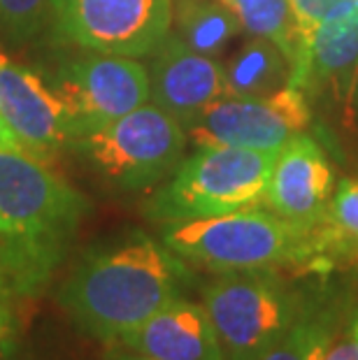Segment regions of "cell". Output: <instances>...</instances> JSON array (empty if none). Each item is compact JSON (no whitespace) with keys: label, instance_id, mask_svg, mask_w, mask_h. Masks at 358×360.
I'll return each mask as SVG.
<instances>
[{"label":"cell","instance_id":"cell-27","mask_svg":"<svg viewBox=\"0 0 358 360\" xmlns=\"http://www.w3.org/2000/svg\"><path fill=\"white\" fill-rule=\"evenodd\" d=\"M3 360H30V358H24V356H19V354H17V349H12L10 354H7V356H5Z\"/></svg>","mask_w":358,"mask_h":360},{"label":"cell","instance_id":"cell-25","mask_svg":"<svg viewBox=\"0 0 358 360\" xmlns=\"http://www.w3.org/2000/svg\"><path fill=\"white\" fill-rule=\"evenodd\" d=\"M105 360H151V358L133 354V351H128L124 347H117V344H110L108 354H105Z\"/></svg>","mask_w":358,"mask_h":360},{"label":"cell","instance_id":"cell-9","mask_svg":"<svg viewBox=\"0 0 358 360\" xmlns=\"http://www.w3.org/2000/svg\"><path fill=\"white\" fill-rule=\"evenodd\" d=\"M47 77L77 119L79 135L151 103L147 68L138 58L84 49Z\"/></svg>","mask_w":358,"mask_h":360},{"label":"cell","instance_id":"cell-10","mask_svg":"<svg viewBox=\"0 0 358 360\" xmlns=\"http://www.w3.org/2000/svg\"><path fill=\"white\" fill-rule=\"evenodd\" d=\"M0 117L19 147L42 160L65 151L79 135L70 107L49 82L47 72L33 70L0 53Z\"/></svg>","mask_w":358,"mask_h":360},{"label":"cell","instance_id":"cell-23","mask_svg":"<svg viewBox=\"0 0 358 360\" xmlns=\"http://www.w3.org/2000/svg\"><path fill=\"white\" fill-rule=\"evenodd\" d=\"M324 360H358V340L347 335L342 340H333L326 349Z\"/></svg>","mask_w":358,"mask_h":360},{"label":"cell","instance_id":"cell-26","mask_svg":"<svg viewBox=\"0 0 358 360\" xmlns=\"http://www.w3.org/2000/svg\"><path fill=\"white\" fill-rule=\"evenodd\" d=\"M0 149H21L19 142H17V137H14L12 130L7 128L3 117H0Z\"/></svg>","mask_w":358,"mask_h":360},{"label":"cell","instance_id":"cell-2","mask_svg":"<svg viewBox=\"0 0 358 360\" xmlns=\"http://www.w3.org/2000/svg\"><path fill=\"white\" fill-rule=\"evenodd\" d=\"M91 212L87 195L24 149H0V272L14 295L33 297L70 256Z\"/></svg>","mask_w":358,"mask_h":360},{"label":"cell","instance_id":"cell-15","mask_svg":"<svg viewBox=\"0 0 358 360\" xmlns=\"http://www.w3.org/2000/svg\"><path fill=\"white\" fill-rule=\"evenodd\" d=\"M291 60L272 40L254 37L224 65V89L231 98H263L288 86Z\"/></svg>","mask_w":358,"mask_h":360},{"label":"cell","instance_id":"cell-3","mask_svg":"<svg viewBox=\"0 0 358 360\" xmlns=\"http://www.w3.org/2000/svg\"><path fill=\"white\" fill-rule=\"evenodd\" d=\"M161 242L186 263L212 272L275 270L312 258L309 233L258 207L161 224Z\"/></svg>","mask_w":358,"mask_h":360},{"label":"cell","instance_id":"cell-28","mask_svg":"<svg viewBox=\"0 0 358 360\" xmlns=\"http://www.w3.org/2000/svg\"><path fill=\"white\" fill-rule=\"evenodd\" d=\"M352 335H354L356 340H358V316L354 319V328H352Z\"/></svg>","mask_w":358,"mask_h":360},{"label":"cell","instance_id":"cell-13","mask_svg":"<svg viewBox=\"0 0 358 360\" xmlns=\"http://www.w3.org/2000/svg\"><path fill=\"white\" fill-rule=\"evenodd\" d=\"M114 344L151 360H226L207 309L186 297L165 304Z\"/></svg>","mask_w":358,"mask_h":360},{"label":"cell","instance_id":"cell-18","mask_svg":"<svg viewBox=\"0 0 358 360\" xmlns=\"http://www.w3.org/2000/svg\"><path fill=\"white\" fill-rule=\"evenodd\" d=\"M238 17L242 30L254 37L272 40L293 60L300 49V35L288 0H219Z\"/></svg>","mask_w":358,"mask_h":360},{"label":"cell","instance_id":"cell-22","mask_svg":"<svg viewBox=\"0 0 358 360\" xmlns=\"http://www.w3.org/2000/svg\"><path fill=\"white\" fill-rule=\"evenodd\" d=\"M14 290L0 272V360L14 349L17 319H14Z\"/></svg>","mask_w":358,"mask_h":360},{"label":"cell","instance_id":"cell-16","mask_svg":"<svg viewBox=\"0 0 358 360\" xmlns=\"http://www.w3.org/2000/svg\"><path fill=\"white\" fill-rule=\"evenodd\" d=\"M172 33L193 51L219 56L240 35L238 17L219 0H172Z\"/></svg>","mask_w":358,"mask_h":360},{"label":"cell","instance_id":"cell-12","mask_svg":"<svg viewBox=\"0 0 358 360\" xmlns=\"http://www.w3.org/2000/svg\"><path fill=\"white\" fill-rule=\"evenodd\" d=\"M147 75L151 103L177 119L181 126L226 96L224 65H219L212 56L193 51L172 30L151 53Z\"/></svg>","mask_w":358,"mask_h":360},{"label":"cell","instance_id":"cell-8","mask_svg":"<svg viewBox=\"0 0 358 360\" xmlns=\"http://www.w3.org/2000/svg\"><path fill=\"white\" fill-rule=\"evenodd\" d=\"M312 110L300 89L284 86L263 98L224 96L184 126L186 140L200 147L279 151L307 130Z\"/></svg>","mask_w":358,"mask_h":360},{"label":"cell","instance_id":"cell-21","mask_svg":"<svg viewBox=\"0 0 358 360\" xmlns=\"http://www.w3.org/2000/svg\"><path fill=\"white\" fill-rule=\"evenodd\" d=\"M288 5H291L295 28L300 35V49L319 26L358 10V0H288Z\"/></svg>","mask_w":358,"mask_h":360},{"label":"cell","instance_id":"cell-1","mask_svg":"<svg viewBox=\"0 0 358 360\" xmlns=\"http://www.w3.org/2000/svg\"><path fill=\"white\" fill-rule=\"evenodd\" d=\"M191 279L184 258L161 240L131 231L84 251L56 300L79 330L110 347L184 297Z\"/></svg>","mask_w":358,"mask_h":360},{"label":"cell","instance_id":"cell-17","mask_svg":"<svg viewBox=\"0 0 358 360\" xmlns=\"http://www.w3.org/2000/svg\"><path fill=\"white\" fill-rule=\"evenodd\" d=\"M312 235V260L321 251L342 254L358 263V179H342L328 202L326 219Z\"/></svg>","mask_w":358,"mask_h":360},{"label":"cell","instance_id":"cell-14","mask_svg":"<svg viewBox=\"0 0 358 360\" xmlns=\"http://www.w3.org/2000/svg\"><path fill=\"white\" fill-rule=\"evenodd\" d=\"M358 65V10L319 26L291 65L288 86L305 96H317L333 89L345 98Z\"/></svg>","mask_w":358,"mask_h":360},{"label":"cell","instance_id":"cell-11","mask_svg":"<svg viewBox=\"0 0 358 360\" xmlns=\"http://www.w3.org/2000/svg\"><path fill=\"white\" fill-rule=\"evenodd\" d=\"M333 188L328 158L312 137L300 133L279 149L265 205L300 233H312L326 219Z\"/></svg>","mask_w":358,"mask_h":360},{"label":"cell","instance_id":"cell-20","mask_svg":"<svg viewBox=\"0 0 358 360\" xmlns=\"http://www.w3.org/2000/svg\"><path fill=\"white\" fill-rule=\"evenodd\" d=\"M54 0H0V37L24 44L40 35L51 21Z\"/></svg>","mask_w":358,"mask_h":360},{"label":"cell","instance_id":"cell-19","mask_svg":"<svg viewBox=\"0 0 358 360\" xmlns=\"http://www.w3.org/2000/svg\"><path fill=\"white\" fill-rule=\"evenodd\" d=\"M331 342L328 326L300 316L258 360H324Z\"/></svg>","mask_w":358,"mask_h":360},{"label":"cell","instance_id":"cell-4","mask_svg":"<svg viewBox=\"0 0 358 360\" xmlns=\"http://www.w3.org/2000/svg\"><path fill=\"white\" fill-rule=\"evenodd\" d=\"M279 151L242 147H200L179 160L161 188L144 205L156 224L219 217L265 202Z\"/></svg>","mask_w":358,"mask_h":360},{"label":"cell","instance_id":"cell-6","mask_svg":"<svg viewBox=\"0 0 358 360\" xmlns=\"http://www.w3.org/2000/svg\"><path fill=\"white\" fill-rule=\"evenodd\" d=\"M203 307L226 360H258L300 319V300L272 270L217 272Z\"/></svg>","mask_w":358,"mask_h":360},{"label":"cell","instance_id":"cell-5","mask_svg":"<svg viewBox=\"0 0 358 360\" xmlns=\"http://www.w3.org/2000/svg\"><path fill=\"white\" fill-rule=\"evenodd\" d=\"M186 130L154 103L75 137L65 151L114 193L151 188L179 165Z\"/></svg>","mask_w":358,"mask_h":360},{"label":"cell","instance_id":"cell-7","mask_svg":"<svg viewBox=\"0 0 358 360\" xmlns=\"http://www.w3.org/2000/svg\"><path fill=\"white\" fill-rule=\"evenodd\" d=\"M56 40L87 51L151 56L172 28V0H54Z\"/></svg>","mask_w":358,"mask_h":360},{"label":"cell","instance_id":"cell-24","mask_svg":"<svg viewBox=\"0 0 358 360\" xmlns=\"http://www.w3.org/2000/svg\"><path fill=\"white\" fill-rule=\"evenodd\" d=\"M345 105H347V114H349V119H352V124H358V65L352 75V82H349V86H347Z\"/></svg>","mask_w":358,"mask_h":360}]
</instances>
